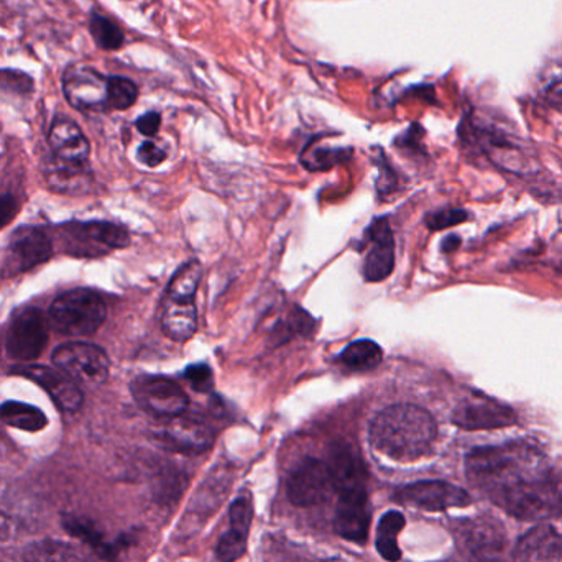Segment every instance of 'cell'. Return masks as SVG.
Returning a JSON list of instances; mask_svg holds the SVG:
<instances>
[{"label":"cell","mask_w":562,"mask_h":562,"mask_svg":"<svg viewBox=\"0 0 562 562\" xmlns=\"http://www.w3.org/2000/svg\"><path fill=\"white\" fill-rule=\"evenodd\" d=\"M13 536H15V525H13L12 518L0 509V542L9 541V539H13Z\"/></svg>","instance_id":"ab89813d"},{"label":"cell","mask_w":562,"mask_h":562,"mask_svg":"<svg viewBox=\"0 0 562 562\" xmlns=\"http://www.w3.org/2000/svg\"><path fill=\"white\" fill-rule=\"evenodd\" d=\"M138 160L147 167H158L167 158L163 148L154 145L153 141H145L137 151Z\"/></svg>","instance_id":"8d00e7d4"},{"label":"cell","mask_w":562,"mask_h":562,"mask_svg":"<svg viewBox=\"0 0 562 562\" xmlns=\"http://www.w3.org/2000/svg\"><path fill=\"white\" fill-rule=\"evenodd\" d=\"M546 98H548V101L552 102V104L561 105L562 107V81L549 85L548 91H546Z\"/></svg>","instance_id":"60d3db41"},{"label":"cell","mask_w":562,"mask_h":562,"mask_svg":"<svg viewBox=\"0 0 562 562\" xmlns=\"http://www.w3.org/2000/svg\"><path fill=\"white\" fill-rule=\"evenodd\" d=\"M135 403L153 416L174 417L187 410V394L176 381L161 375H140L130 383Z\"/></svg>","instance_id":"ba28073f"},{"label":"cell","mask_w":562,"mask_h":562,"mask_svg":"<svg viewBox=\"0 0 562 562\" xmlns=\"http://www.w3.org/2000/svg\"><path fill=\"white\" fill-rule=\"evenodd\" d=\"M0 421L28 433H38L48 424V417L39 408L13 400L0 404Z\"/></svg>","instance_id":"484cf974"},{"label":"cell","mask_w":562,"mask_h":562,"mask_svg":"<svg viewBox=\"0 0 562 562\" xmlns=\"http://www.w3.org/2000/svg\"><path fill=\"white\" fill-rule=\"evenodd\" d=\"M62 92L72 107L91 111L107 104V79L91 66L71 65L62 74Z\"/></svg>","instance_id":"7c38bea8"},{"label":"cell","mask_w":562,"mask_h":562,"mask_svg":"<svg viewBox=\"0 0 562 562\" xmlns=\"http://www.w3.org/2000/svg\"><path fill=\"white\" fill-rule=\"evenodd\" d=\"M48 141L53 154L59 160L76 164L88 163L91 145L81 128L69 118H56L53 122Z\"/></svg>","instance_id":"7402d4cb"},{"label":"cell","mask_w":562,"mask_h":562,"mask_svg":"<svg viewBox=\"0 0 562 562\" xmlns=\"http://www.w3.org/2000/svg\"><path fill=\"white\" fill-rule=\"evenodd\" d=\"M0 89L25 95L33 91V79L19 69H0Z\"/></svg>","instance_id":"836d02e7"},{"label":"cell","mask_w":562,"mask_h":562,"mask_svg":"<svg viewBox=\"0 0 562 562\" xmlns=\"http://www.w3.org/2000/svg\"><path fill=\"white\" fill-rule=\"evenodd\" d=\"M62 528L69 535L74 536V538L81 539L84 544L92 548V551L101 555V558L114 561L115 555H117L118 546L105 541L104 535L99 531L98 526L91 519L82 518V516L78 515H65L62 516Z\"/></svg>","instance_id":"603a6c76"},{"label":"cell","mask_w":562,"mask_h":562,"mask_svg":"<svg viewBox=\"0 0 562 562\" xmlns=\"http://www.w3.org/2000/svg\"><path fill=\"white\" fill-rule=\"evenodd\" d=\"M19 213V200L12 194L0 196V229L9 226Z\"/></svg>","instance_id":"74e56055"},{"label":"cell","mask_w":562,"mask_h":562,"mask_svg":"<svg viewBox=\"0 0 562 562\" xmlns=\"http://www.w3.org/2000/svg\"><path fill=\"white\" fill-rule=\"evenodd\" d=\"M466 473L473 486L493 500L529 480L549 475L551 470L538 447L508 443L470 450L466 457Z\"/></svg>","instance_id":"6da1fadb"},{"label":"cell","mask_w":562,"mask_h":562,"mask_svg":"<svg viewBox=\"0 0 562 562\" xmlns=\"http://www.w3.org/2000/svg\"><path fill=\"white\" fill-rule=\"evenodd\" d=\"M459 539L463 551L475 562H492L506 542L502 523L493 518L470 519L460 526Z\"/></svg>","instance_id":"2e32d148"},{"label":"cell","mask_w":562,"mask_h":562,"mask_svg":"<svg viewBox=\"0 0 562 562\" xmlns=\"http://www.w3.org/2000/svg\"><path fill=\"white\" fill-rule=\"evenodd\" d=\"M334 490L328 462L306 457L296 463L286 479V495L296 506H312L325 502Z\"/></svg>","instance_id":"9c48e42d"},{"label":"cell","mask_w":562,"mask_h":562,"mask_svg":"<svg viewBox=\"0 0 562 562\" xmlns=\"http://www.w3.org/2000/svg\"><path fill=\"white\" fill-rule=\"evenodd\" d=\"M508 515L523 521H544L562 515V482L549 473L493 498Z\"/></svg>","instance_id":"3957f363"},{"label":"cell","mask_w":562,"mask_h":562,"mask_svg":"<svg viewBox=\"0 0 562 562\" xmlns=\"http://www.w3.org/2000/svg\"><path fill=\"white\" fill-rule=\"evenodd\" d=\"M253 518L252 500L249 495H240L233 500L229 509L230 528L249 532Z\"/></svg>","instance_id":"d6a6232c"},{"label":"cell","mask_w":562,"mask_h":562,"mask_svg":"<svg viewBox=\"0 0 562 562\" xmlns=\"http://www.w3.org/2000/svg\"><path fill=\"white\" fill-rule=\"evenodd\" d=\"M562 554V536L551 525L529 529L516 542V562H558Z\"/></svg>","instance_id":"d6986e66"},{"label":"cell","mask_w":562,"mask_h":562,"mask_svg":"<svg viewBox=\"0 0 562 562\" xmlns=\"http://www.w3.org/2000/svg\"><path fill=\"white\" fill-rule=\"evenodd\" d=\"M200 276H203V268H200L199 263H186V265L181 266V268L174 273L170 285H168L167 293L194 298L197 286H199Z\"/></svg>","instance_id":"4dcf8cb0"},{"label":"cell","mask_w":562,"mask_h":562,"mask_svg":"<svg viewBox=\"0 0 562 562\" xmlns=\"http://www.w3.org/2000/svg\"><path fill=\"white\" fill-rule=\"evenodd\" d=\"M404 515L397 509L385 513L377 525L375 532V546H377L378 554L385 561L398 562L401 559L400 546H398V535L404 528Z\"/></svg>","instance_id":"d4e9b609"},{"label":"cell","mask_w":562,"mask_h":562,"mask_svg":"<svg viewBox=\"0 0 562 562\" xmlns=\"http://www.w3.org/2000/svg\"><path fill=\"white\" fill-rule=\"evenodd\" d=\"M394 265V242L388 220L377 219L368 229V249L364 260L367 282L378 283L390 276Z\"/></svg>","instance_id":"ac0fdd59"},{"label":"cell","mask_w":562,"mask_h":562,"mask_svg":"<svg viewBox=\"0 0 562 562\" xmlns=\"http://www.w3.org/2000/svg\"><path fill=\"white\" fill-rule=\"evenodd\" d=\"M381 358H383V352H381L380 345L368 341V339H360V341L348 344L342 351L339 360L351 370L365 371L380 365Z\"/></svg>","instance_id":"4316f807"},{"label":"cell","mask_w":562,"mask_h":562,"mask_svg":"<svg viewBox=\"0 0 562 562\" xmlns=\"http://www.w3.org/2000/svg\"><path fill=\"white\" fill-rule=\"evenodd\" d=\"M22 562H88V559L69 542L39 539L23 549Z\"/></svg>","instance_id":"cb8c5ba5"},{"label":"cell","mask_w":562,"mask_h":562,"mask_svg":"<svg viewBox=\"0 0 562 562\" xmlns=\"http://www.w3.org/2000/svg\"><path fill=\"white\" fill-rule=\"evenodd\" d=\"M12 371L35 381L51 397L59 410L74 413L82 406L84 393L81 387L59 368L45 367V365H19Z\"/></svg>","instance_id":"5bb4252c"},{"label":"cell","mask_w":562,"mask_h":562,"mask_svg":"<svg viewBox=\"0 0 562 562\" xmlns=\"http://www.w3.org/2000/svg\"><path fill=\"white\" fill-rule=\"evenodd\" d=\"M436 436V421L429 411L411 403L385 408L368 429L371 447L398 462H411L429 452Z\"/></svg>","instance_id":"7a4b0ae2"},{"label":"cell","mask_w":562,"mask_h":562,"mask_svg":"<svg viewBox=\"0 0 562 562\" xmlns=\"http://www.w3.org/2000/svg\"><path fill=\"white\" fill-rule=\"evenodd\" d=\"M89 32H91L95 45L105 49V51H117L124 46V32L114 22L105 19V16L98 15V13H94L89 20Z\"/></svg>","instance_id":"f1b7e54d"},{"label":"cell","mask_w":562,"mask_h":562,"mask_svg":"<svg viewBox=\"0 0 562 562\" xmlns=\"http://www.w3.org/2000/svg\"><path fill=\"white\" fill-rule=\"evenodd\" d=\"M161 328L168 337L176 342H184L193 337L197 329L194 298L167 293L163 309H161Z\"/></svg>","instance_id":"44dd1931"},{"label":"cell","mask_w":562,"mask_h":562,"mask_svg":"<svg viewBox=\"0 0 562 562\" xmlns=\"http://www.w3.org/2000/svg\"><path fill=\"white\" fill-rule=\"evenodd\" d=\"M249 532L239 531L230 528V531L223 532L216 546L217 559L220 562H236L245 554Z\"/></svg>","instance_id":"1f68e13d"},{"label":"cell","mask_w":562,"mask_h":562,"mask_svg":"<svg viewBox=\"0 0 562 562\" xmlns=\"http://www.w3.org/2000/svg\"><path fill=\"white\" fill-rule=\"evenodd\" d=\"M328 467L329 470H331L335 492L365 489L367 470H365L360 454H358V450L355 449L352 444H335V446L332 447Z\"/></svg>","instance_id":"ffe728a7"},{"label":"cell","mask_w":562,"mask_h":562,"mask_svg":"<svg viewBox=\"0 0 562 562\" xmlns=\"http://www.w3.org/2000/svg\"><path fill=\"white\" fill-rule=\"evenodd\" d=\"M463 220H467V213L460 209H447L431 214L426 222L429 229L440 230L457 226V223L463 222Z\"/></svg>","instance_id":"d590c367"},{"label":"cell","mask_w":562,"mask_h":562,"mask_svg":"<svg viewBox=\"0 0 562 562\" xmlns=\"http://www.w3.org/2000/svg\"><path fill=\"white\" fill-rule=\"evenodd\" d=\"M53 243L38 227L22 226L13 230L7 245V268L12 273L26 272L51 259Z\"/></svg>","instance_id":"4fadbf2b"},{"label":"cell","mask_w":562,"mask_h":562,"mask_svg":"<svg viewBox=\"0 0 562 562\" xmlns=\"http://www.w3.org/2000/svg\"><path fill=\"white\" fill-rule=\"evenodd\" d=\"M84 167L85 164L69 163L53 157V160L46 163V180L53 190L71 193L72 190H78L79 183L84 180Z\"/></svg>","instance_id":"83f0119b"},{"label":"cell","mask_w":562,"mask_h":562,"mask_svg":"<svg viewBox=\"0 0 562 562\" xmlns=\"http://www.w3.org/2000/svg\"><path fill=\"white\" fill-rule=\"evenodd\" d=\"M184 378L190 381L191 388L196 391H207L213 388V370L206 364L191 365L184 371Z\"/></svg>","instance_id":"e575fe53"},{"label":"cell","mask_w":562,"mask_h":562,"mask_svg":"<svg viewBox=\"0 0 562 562\" xmlns=\"http://www.w3.org/2000/svg\"><path fill=\"white\" fill-rule=\"evenodd\" d=\"M49 339V319L38 308H23L10 321L5 351L12 360H35Z\"/></svg>","instance_id":"52a82bcc"},{"label":"cell","mask_w":562,"mask_h":562,"mask_svg":"<svg viewBox=\"0 0 562 562\" xmlns=\"http://www.w3.org/2000/svg\"><path fill=\"white\" fill-rule=\"evenodd\" d=\"M163 444L177 452L199 454L209 449L214 443V433L204 421L196 417H168L167 426L160 434Z\"/></svg>","instance_id":"e0dca14e"},{"label":"cell","mask_w":562,"mask_h":562,"mask_svg":"<svg viewBox=\"0 0 562 562\" xmlns=\"http://www.w3.org/2000/svg\"><path fill=\"white\" fill-rule=\"evenodd\" d=\"M138 88L130 79L122 76L107 78V104L117 111H125L137 102Z\"/></svg>","instance_id":"f546056e"},{"label":"cell","mask_w":562,"mask_h":562,"mask_svg":"<svg viewBox=\"0 0 562 562\" xmlns=\"http://www.w3.org/2000/svg\"><path fill=\"white\" fill-rule=\"evenodd\" d=\"M53 364L79 387H99L111 370L107 354L88 342H66L53 352Z\"/></svg>","instance_id":"8992f818"},{"label":"cell","mask_w":562,"mask_h":562,"mask_svg":"<svg viewBox=\"0 0 562 562\" xmlns=\"http://www.w3.org/2000/svg\"><path fill=\"white\" fill-rule=\"evenodd\" d=\"M161 117L158 112H147V114L138 117V121L135 122L137 125L138 131L140 134L147 135V137H153L157 134L158 128H160Z\"/></svg>","instance_id":"f35d334b"},{"label":"cell","mask_w":562,"mask_h":562,"mask_svg":"<svg viewBox=\"0 0 562 562\" xmlns=\"http://www.w3.org/2000/svg\"><path fill=\"white\" fill-rule=\"evenodd\" d=\"M394 500L426 512L462 508L472 502L466 490L443 480H421V482L410 483L394 492Z\"/></svg>","instance_id":"30bf717a"},{"label":"cell","mask_w":562,"mask_h":562,"mask_svg":"<svg viewBox=\"0 0 562 562\" xmlns=\"http://www.w3.org/2000/svg\"><path fill=\"white\" fill-rule=\"evenodd\" d=\"M371 523V505L367 490L354 489L339 492L335 505L334 529L341 538L364 544Z\"/></svg>","instance_id":"8fae6325"},{"label":"cell","mask_w":562,"mask_h":562,"mask_svg":"<svg viewBox=\"0 0 562 562\" xmlns=\"http://www.w3.org/2000/svg\"><path fill=\"white\" fill-rule=\"evenodd\" d=\"M452 421L466 431L502 429L516 423V414L500 401L480 397L462 401L454 411Z\"/></svg>","instance_id":"9a60e30c"},{"label":"cell","mask_w":562,"mask_h":562,"mask_svg":"<svg viewBox=\"0 0 562 562\" xmlns=\"http://www.w3.org/2000/svg\"><path fill=\"white\" fill-rule=\"evenodd\" d=\"M59 233L66 252L74 256H102L130 242L122 227L101 220L65 223L59 227Z\"/></svg>","instance_id":"5b68a950"},{"label":"cell","mask_w":562,"mask_h":562,"mask_svg":"<svg viewBox=\"0 0 562 562\" xmlns=\"http://www.w3.org/2000/svg\"><path fill=\"white\" fill-rule=\"evenodd\" d=\"M107 309L104 299L88 288L61 293L49 308V324L59 334L84 337L94 334L104 324Z\"/></svg>","instance_id":"277c9868"}]
</instances>
